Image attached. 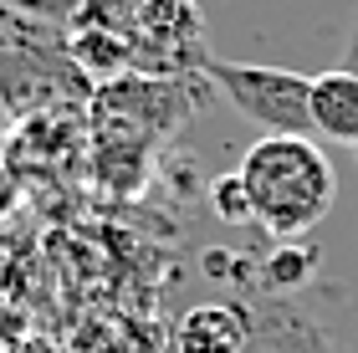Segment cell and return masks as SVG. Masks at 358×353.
I'll return each instance as SVG.
<instances>
[{
  "label": "cell",
  "mask_w": 358,
  "mask_h": 353,
  "mask_svg": "<svg viewBox=\"0 0 358 353\" xmlns=\"http://www.w3.org/2000/svg\"><path fill=\"white\" fill-rule=\"evenodd\" d=\"M236 174L251 200V226L276 240H302L317 231L338 200V174L313 134H262Z\"/></svg>",
  "instance_id": "obj_1"
},
{
  "label": "cell",
  "mask_w": 358,
  "mask_h": 353,
  "mask_svg": "<svg viewBox=\"0 0 358 353\" xmlns=\"http://www.w3.org/2000/svg\"><path fill=\"white\" fill-rule=\"evenodd\" d=\"M205 82L225 92L231 108L246 123H256L262 134H313L307 118V77L292 67H262V62H205Z\"/></svg>",
  "instance_id": "obj_2"
},
{
  "label": "cell",
  "mask_w": 358,
  "mask_h": 353,
  "mask_svg": "<svg viewBox=\"0 0 358 353\" xmlns=\"http://www.w3.org/2000/svg\"><path fill=\"white\" fill-rule=\"evenodd\" d=\"M87 92V77L77 72V62L67 57V41L46 36V41H21L0 52V108L15 118L46 113L62 98Z\"/></svg>",
  "instance_id": "obj_3"
},
{
  "label": "cell",
  "mask_w": 358,
  "mask_h": 353,
  "mask_svg": "<svg viewBox=\"0 0 358 353\" xmlns=\"http://www.w3.org/2000/svg\"><path fill=\"white\" fill-rule=\"evenodd\" d=\"M134 72L174 77V72H200L210 57L205 46V15L194 0H138L134 6Z\"/></svg>",
  "instance_id": "obj_4"
},
{
  "label": "cell",
  "mask_w": 358,
  "mask_h": 353,
  "mask_svg": "<svg viewBox=\"0 0 358 353\" xmlns=\"http://www.w3.org/2000/svg\"><path fill=\"white\" fill-rule=\"evenodd\" d=\"M307 118H313V138L333 143H358V72L353 67H328L317 77H307Z\"/></svg>",
  "instance_id": "obj_5"
},
{
  "label": "cell",
  "mask_w": 358,
  "mask_h": 353,
  "mask_svg": "<svg viewBox=\"0 0 358 353\" xmlns=\"http://www.w3.org/2000/svg\"><path fill=\"white\" fill-rule=\"evenodd\" d=\"M251 323L241 302H200L179 317L174 353H246Z\"/></svg>",
  "instance_id": "obj_6"
},
{
  "label": "cell",
  "mask_w": 358,
  "mask_h": 353,
  "mask_svg": "<svg viewBox=\"0 0 358 353\" xmlns=\"http://www.w3.org/2000/svg\"><path fill=\"white\" fill-rule=\"evenodd\" d=\"M62 15H67V0H0V52L62 36Z\"/></svg>",
  "instance_id": "obj_7"
},
{
  "label": "cell",
  "mask_w": 358,
  "mask_h": 353,
  "mask_svg": "<svg viewBox=\"0 0 358 353\" xmlns=\"http://www.w3.org/2000/svg\"><path fill=\"white\" fill-rule=\"evenodd\" d=\"M317 246L313 240H276V251H266V261L256 266V292H292V287H302V282H313V271H317Z\"/></svg>",
  "instance_id": "obj_8"
},
{
  "label": "cell",
  "mask_w": 358,
  "mask_h": 353,
  "mask_svg": "<svg viewBox=\"0 0 358 353\" xmlns=\"http://www.w3.org/2000/svg\"><path fill=\"white\" fill-rule=\"evenodd\" d=\"M210 210H215L220 226H251V200H246V189H241V174L210 180Z\"/></svg>",
  "instance_id": "obj_9"
},
{
  "label": "cell",
  "mask_w": 358,
  "mask_h": 353,
  "mask_svg": "<svg viewBox=\"0 0 358 353\" xmlns=\"http://www.w3.org/2000/svg\"><path fill=\"white\" fill-rule=\"evenodd\" d=\"M343 67L358 72V6H353V26H348V52H343ZM353 154H358V143H353Z\"/></svg>",
  "instance_id": "obj_10"
}]
</instances>
